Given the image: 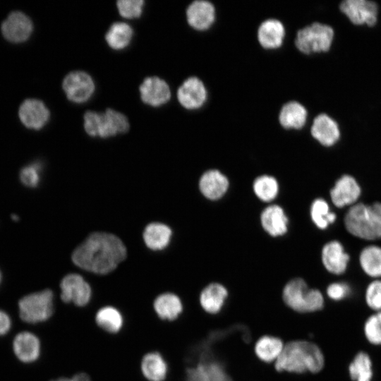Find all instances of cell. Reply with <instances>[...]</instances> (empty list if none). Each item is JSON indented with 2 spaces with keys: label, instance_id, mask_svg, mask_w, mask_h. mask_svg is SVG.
I'll return each mask as SVG.
<instances>
[{
  "label": "cell",
  "instance_id": "cell-5",
  "mask_svg": "<svg viewBox=\"0 0 381 381\" xmlns=\"http://www.w3.org/2000/svg\"><path fill=\"white\" fill-rule=\"evenodd\" d=\"M283 299L291 309L300 313L317 311L324 306L322 293L318 289H309L301 278H295L286 284Z\"/></svg>",
  "mask_w": 381,
  "mask_h": 381
},
{
  "label": "cell",
  "instance_id": "cell-22",
  "mask_svg": "<svg viewBox=\"0 0 381 381\" xmlns=\"http://www.w3.org/2000/svg\"><path fill=\"white\" fill-rule=\"evenodd\" d=\"M322 261L327 271L334 274H341L346 270L349 255L344 251L340 242L332 241L322 248Z\"/></svg>",
  "mask_w": 381,
  "mask_h": 381
},
{
  "label": "cell",
  "instance_id": "cell-24",
  "mask_svg": "<svg viewBox=\"0 0 381 381\" xmlns=\"http://www.w3.org/2000/svg\"><path fill=\"white\" fill-rule=\"evenodd\" d=\"M260 221L263 229L272 236H281L286 232L288 219L279 205L267 207L261 214Z\"/></svg>",
  "mask_w": 381,
  "mask_h": 381
},
{
  "label": "cell",
  "instance_id": "cell-19",
  "mask_svg": "<svg viewBox=\"0 0 381 381\" xmlns=\"http://www.w3.org/2000/svg\"><path fill=\"white\" fill-rule=\"evenodd\" d=\"M186 381H231L223 365L212 358L198 361V364L188 369Z\"/></svg>",
  "mask_w": 381,
  "mask_h": 381
},
{
  "label": "cell",
  "instance_id": "cell-36",
  "mask_svg": "<svg viewBox=\"0 0 381 381\" xmlns=\"http://www.w3.org/2000/svg\"><path fill=\"white\" fill-rule=\"evenodd\" d=\"M364 333L370 343L381 344V311L376 312L367 319L364 325Z\"/></svg>",
  "mask_w": 381,
  "mask_h": 381
},
{
  "label": "cell",
  "instance_id": "cell-4",
  "mask_svg": "<svg viewBox=\"0 0 381 381\" xmlns=\"http://www.w3.org/2000/svg\"><path fill=\"white\" fill-rule=\"evenodd\" d=\"M334 38L332 26L315 21L297 31L294 44L298 51L305 55L325 54L332 49Z\"/></svg>",
  "mask_w": 381,
  "mask_h": 381
},
{
  "label": "cell",
  "instance_id": "cell-8",
  "mask_svg": "<svg viewBox=\"0 0 381 381\" xmlns=\"http://www.w3.org/2000/svg\"><path fill=\"white\" fill-rule=\"evenodd\" d=\"M338 8L354 26L373 28L378 22L380 6L374 1L344 0L339 3Z\"/></svg>",
  "mask_w": 381,
  "mask_h": 381
},
{
  "label": "cell",
  "instance_id": "cell-14",
  "mask_svg": "<svg viewBox=\"0 0 381 381\" xmlns=\"http://www.w3.org/2000/svg\"><path fill=\"white\" fill-rule=\"evenodd\" d=\"M1 30L4 37L13 43L26 41L31 35L33 25L30 18L18 11L11 12L2 22Z\"/></svg>",
  "mask_w": 381,
  "mask_h": 381
},
{
  "label": "cell",
  "instance_id": "cell-31",
  "mask_svg": "<svg viewBox=\"0 0 381 381\" xmlns=\"http://www.w3.org/2000/svg\"><path fill=\"white\" fill-rule=\"evenodd\" d=\"M133 36L131 27L126 23L118 22L111 25L105 35L108 44L114 49L127 47Z\"/></svg>",
  "mask_w": 381,
  "mask_h": 381
},
{
  "label": "cell",
  "instance_id": "cell-18",
  "mask_svg": "<svg viewBox=\"0 0 381 381\" xmlns=\"http://www.w3.org/2000/svg\"><path fill=\"white\" fill-rule=\"evenodd\" d=\"M308 109L301 103L295 100L284 103L278 115L280 126L287 131L303 129L308 123Z\"/></svg>",
  "mask_w": 381,
  "mask_h": 381
},
{
  "label": "cell",
  "instance_id": "cell-12",
  "mask_svg": "<svg viewBox=\"0 0 381 381\" xmlns=\"http://www.w3.org/2000/svg\"><path fill=\"white\" fill-rule=\"evenodd\" d=\"M60 287L61 298L64 302H73L76 306H84L91 299V288L80 274L66 275L61 282Z\"/></svg>",
  "mask_w": 381,
  "mask_h": 381
},
{
  "label": "cell",
  "instance_id": "cell-21",
  "mask_svg": "<svg viewBox=\"0 0 381 381\" xmlns=\"http://www.w3.org/2000/svg\"><path fill=\"white\" fill-rule=\"evenodd\" d=\"M13 349L19 361L25 363H32L40 357V341L33 333L22 332L15 337Z\"/></svg>",
  "mask_w": 381,
  "mask_h": 381
},
{
  "label": "cell",
  "instance_id": "cell-3",
  "mask_svg": "<svg viewBox=\"0 0 381 381\" xmlns=\"http://www.w3.org/2000/svg\"><path fill=\"white\" fill-rule=\"evenodd\" d=\"M344 224L352 235L366 240L381 238V203L353 205L346 212Z\"/></svg>",
  "mask_w": 381,
  "mask_h": 381
},
{
  "label": "cell",
  "instance_id": "cell-23",
  "mask_svg": "<svg viewBox=\"0 0 381 381\" xmlns=\"http://www.w3.org/2000/svg\"><path fill=\"white\" fill-rule=\"evenodd\" d=\"M199 187L205 197L210 200H217L227 190L229 181L219 171L210 169L202 175Z\"/></svg>",
  "mask_w": 381,
  "mask_h": 381
},
{
  "label": "cell",
  "instance_id": "cell-39",
  "mask_svg": "<svg viewBox=\"0 0 381 381\" xmlns=\"http://www.w3.org/2000/svg\"><path fill=\"white\" fill-rule=\"evenodd\" d=\"M368 306L375 311H381V280L371 282L365 291Z\"/></svg>",
  "mask_w": 381,
  "mask_h": 381
},
{
  "label": "cell",
  "instance_id": "cell-37",
  "mask_svg": "<svg viewBox=\"0 0 381 381\" xmlns=\"http://www.w3.org/2000/svg\"><path fill=\"white\" fill-rule=\"evenodd\" d=\"M42 164L35 162L21 169L20 180L23 185L30 188L37 187L41 179Z\"/></svg>",
  "mask_w": 381,
  "mask_h": 381
},
{
  "label": "cell",
  "instance_id": "cell-16",
  "mask_svg": "<svg viewBox=\"0 0 381 381\" xmlns=\"http://www.w3.org/2000/svg\"><path fill=\"white\" fill-rule=\"evenodd\" d=\"M140 92L143 102L152 107L168 103L172 96L168 83L157 76L145 78L140 86Z\"/></svg>",
  "mask_w": 381,
  "mask_h": 381
},
{
  "label": "cell",
  "instance_id": "cell-34",
  "mask_svg": "<svg viewBox=\"0 0 381 381\" xmlns=\"http://www.w3.org/2000/svg\"><path fill=\"white\" fill-rule=\"evenodd\" d=\"M310 216L315 224L321 229H326L337 218L334 212H329L327 202L322 198H318L313 202Z\"/></svg>",
  "mask_w": 381,
  "mask_h": 381
},
{
  "label": "cell",
  "instance_id": "cell-2",
  "mask_svg": "<svg viewBox=\"0 0 381 381\" xmlns=\"http://www.w3.org/2000/svg\"><path fill=\"white\" fill-rule=\"evenodd\" d=\"M324 363L323 353L317 345L306 341H294L284 347L275 368L279 372L315 373L322 369Z\"/></svg>",
  "mask_w": 381,
  "mask_h": 381
},
{
  "label": "cell",
  "instance_id": "cell-26",
  "mask_svg": "<svg viewBox=\"0 0 381 381\" xmlns=\"http://www.w3.org/2000/svg\"><path fill=\"white\" fill-rule=\"evenodd\" d=\"M171 234V229L167 225L153 222L145 227L143 231V239L150 249L159 250L169 245Z\"/></svg>",
  "mask_w": 381,
  "mask_h": 381
},
{
  "label": "cell",
  "instance_id": "cell-29",
  "mask_svg": "<svg viewBox=\"0 0 381 381\" xmlns=\"http://www.w3.org/2000/svg\"><path fill=\"white\" fill-rule=\"evenodd\" d=\"M284 349L282 340L272 336H264L255 344V352L262 361L272 362L277 361Z\"/></svg>",
  "mask_w": 381,
  "mask_h": 381
},
{
  "label": "cell",
  "instance_id": "cell-43",
  "mask_svg": "<svg viewBox=\"0 0 381 381\" xmlns=\"http://www.w3.org/2000/svg\"><path fill=\"white\" fill-rule=\"evenodd\" d=\"M12 219H13V220H15V221H16V220H18V216H17V215H16V214H13V215H12Z\"/></svg>",
  "mask_w": 381,
  "mask_h": 381
},
{
  "label": "cell",
  "instance_id": "cell-32",
  "mask_svg": "<svg viewBox=\"0 0 381 381\" xmlns=\"http://www.w3.org/2000/svg\"><path fill=\"white\" fill-rule=\"evenodd\" d=\"M97 325L110 333H116L123 326L121 313L115 308L106 306L99 309L95 317Z\"/></svg>",
  "mask_w": 381,
  "mask_h": 381
},
{
  "label": "cell",
  "instance_id": "cell-35",
  "mask_svg": "<svg viewBox=\"0 0 381 381\" xmlns=\"http://www.w3.org/2000/svg\"><path fill=\"white\" fill-rule=\"evenodd\" d=\"M253 187L257 197L265 202H270L274 199L279 190L277 180L268 175L258 177L254 181Z\"/></svg>",
  "mask_w": 381,
  "mask_h": 381
},
{
  "label": "cell",
  "instance_id": "cell-27",
  "mask_svg": "<svg viewBox=\"0 0 381 381\" xmlns=\"http://www.w3.org/2000/svg\"><path fill=\"white\" fill-rule=\"evenodd\" d=\"M144 376L150 381H163L168 371L167 364L162 356L157 352L146 354L141 363Z\"/></svg>",
  "mask_w": 381,
  "mask_h": 381
},
{
  "label": "cell",
  "instance_id": "cell-28",
  "mask_svg": "<svg viewBox=\"0 0 381 381\" xmlns=\"http://www.w3.org/2000/svg\"><path fill=\"white\" fill-rule=\"evenodd\" d=\"M154 308L160 318L168 320L176 319L183 310L180 298L171 293H164L157 297Z\"/></svg>",
  "mask_w": 381,
  "mask_h": 381
},
{
  "label": "cell",
  "instance_id": "cell-6",
  "mask_svg": "<svg viewBox=\"0 0 381 381\" xmlns=\"http://www.w3.org/2000/svg\"><path fill=\"white\" fill-rule=\"evenodd\" d=\"M129 123L123 114L111 109L104 113L88 111L84 115V128L92 137L108 138L126 132Z\"/></svg>",
  "mask_w": 381,
  "mask_h": 381
},
{
  "label": "cell",
  "instance_id": "cell-7",
  "mask_svg": "<svg viewBox=\"0 0 381 381\" xmlns=\"http://www.w3.org/2000/svg\"><path fill=\"white\" fill-rule=\"evenodd\" d=\"M19 315L25 322L35 324L47 320L54 313V294L44 289L30 294L18 302Z\"/></svg>",
  "mask_w": 381,
  "mask_h": 381
},
{
  "label": "cell",
  "instance_id": "cell-10",
  "mask_svg": "<svg viewBox=\"0 0 381 381\" xmlns=\"http://www.w3.org/2000/svg\"><path fill=\"white\" fill-rule=\"evenodd\" d=\"M312 138L323 147H332L341 138L339 123L326 113H320L312 119L309 128Z\"/></svg>",
  "mask_w": 381,
  "mask_h": 381
},
{
  "label": "cell",
  "instance_id": "cell-9",
  "mask_svg": "<svg viewBox=\"0 0 381 381\" xmlns=\"http://www.w3.org/2000/svg\"><path fill=\"white\" fill-rule=\"evenodd\" d=\"M176 98L179 104L187 111L201 109L208 97L204 82L196 76L185 79L176 90Z\"/></svg>",
  "mask_w": 381,
  "mask_h": 381
},
{
  "label": "cell",
  "instance_id": "cell-13",
  "mask_svg": "<svg viewBox=\"0 0 381 381\" xmlns=\"http://www.w3.org/2000/svg\"><path fill=\"white\" fill-rule=\"evenodd\" d=\"M63 88L68 99L75 103L88 100L95 90L92 78L83 71H73L63 81Z\"/></svg>",
  "mask_w": 381,
  "mask_h": 381
},
{
  "label": "cell",
  "instance_id": "cell-17",
  "mask_svg": "<svg viewBox=\"0 0 381 381\" xmlns=\"http://www.w3.org/2000/svg\"><path fill=\"white\" fill-rule=\"evenodd\" d=\"M49 111L43 102L27 99L19 107L18 116L22 123L30 129L40 130L48 122Z\"/></svg>",
  "mask_w": 381,
  "mask_h": 381
},
{
  "label": "cell",
  "instance_id": "cell-44",
  "mask_svg": "<svg viewBox=\"0 0 381 381\" xmlns=\"http://www.w3.org/2000/svg\"><path fill=\"white\" fill-rule=\"evenodd\" d=\"M1 282V272H0V283Z\"/></svg>",
  "mask_w": 381,
  "mask_h": 381
},
{
  "label": "cell",
  "instance_id": "cell-38",
  "mask_svg": "<svg viewBox=\"0 0 381 381\" xmlns=\"http://www.w3.org/2000/svg\"><path fill=\"white\" fill-rule=\"evenodd\" d=\"M143 4V0H120L117 1V8L125 18H138L142 13Z\"/></svg>",
  "mask_w": 381,
  "mask_h": 381
},
{
  "label": "cell",
  "instance_id": "cell-11",
  "mask_svg": "<svg viewBox=\"0 0 381 381\" xmlns=\"http://www.w3.org/2000/svg\"><path fill=\"white\" fill-rule=\"evenodd\" d=\"M186 20L191 29L207 31L216 20V8L210 0L191 1L186 8Z\"/></svg>",
  "mask_w": 381,
  "mask_h": 381
},
{
  "label": "cell",
  "instance_id": "cell-40",
  "mask_svg": "<svg viewBox=\"0 0 381 381\" xmlns=\"http://www.w3.org/2000/svg\"><path fill=\"white\" fill-rule=\"evenodd\" d=\"M350 294V287L346 283L334 282L327 289V296L332 300L339 301L345 298Z\"/></svg>",
  "mask_w": 381,
  "mask_h": 381
},
{
  "label": "cell",
  "instance_id": "cell-33",
  "mask_svg": "<svg viewBox=\"0 0 381 381\" xmlns=\"http://www.w3.org/2000/svg\"><path fill=\"white\" fill-rule=\"evenodd\" d=\"M349 373L353 381H371L373 370L370 356L362 351L357 353L349 366Z\"/></svg>",
  "mask_w": 381,
  "mask_h": 381
},
{
  "label": "cell",
  "instance_id": "cell-1",
  "mask_svg": "<svg viewBox=\"0 0 381 381\" xmlns=\"http://www.w3.org/2000/svg\"><path fill=\"white\" fill-rule=\"evenodd\" d=\"M126 248L116 236L106 232L91 234L72 253L78 267L99 274L115 270L126 258Z\"/></svg>",
  "mask_w": 381,
  "mask_h": 381
},
{
  "label": "cell",
  "instance_id": "cell-42",
  "mask_svg": "<svg viewBox=\"0 0 381 381\" xmlns=\"http://www.w3.org/2000/svg\"><path fill=\"white\" fill-rule=\"evenodd\" d=\"M52 381H91V380L87 374L84 373H80L74 375L71 379L63 377V378H59L58 380H52Z\"/></svg>",
  "mask_w": 381,
  "mask_h": 381
},
{
  "label": "cell",
  "instance_id": "cell-25",
  "mask_svg": "<svg viewBox=\"0 0 381 381\" xmlns=\"http://www.w3.org/2000/svg\"><path fill=\"white\" fill-rule=\"evenodd\" d=\"M227 296V290L223 285L218 283L210 284L200 294V305L206 312L217 313L222 308Z\"/></svg>",
  "mask_w": 381,
  "mask_h": 381
},
{
  "label": "cell",
  "instance_id": "cell-20",
  "mask_svg": "<svg viewBox=\"0 0 381 381\" xmlns=\"http://www.w3.org/2000/svg\"><path fill=\"white\" fill-rule=\"evenodd\" d=\"M361 188L356 179L345 174L340 177L330 190L333 204L338 207L354 204L361 195Z\"/></svg>",
  "mask_w": 381,
  "mask_h": 381
},
{
  "label": "cell",
  "instance_id": "cell-15",
  "mask_svg": "<svg viewBox=\"0 0 381 381\" xmlns=\"http://www.w3.org/2000/svg\"><path fill=\"white\" fill-rule=\"evenodd\" d=\"M284 25L277 18L263 20L257 30V40L260 46L265 50H276L281 48L286 38Z\"/></svg>",
  "mask_w": 381,
  "mask_h": 381
},
{
  "label": "cell",
  "instance_id": "cell-41",
  "mask_svg": "<svg viewBox=\"0 0 381 381\" xmlns=\"http://www.w3.org/2000/svg\"><path fill=\"white\" fill-rule=\"evenodd\" d=\"M11 328V319L4 310H0V337L6 334Z\"/></svg>",
  "mask_w": 381,
  "mask_h": 381
},
{
  "label": "cell",
  "instance_id": "cell-30",
  "mask_svg": "<svg viewBox=\"0 0 381 381\" xmlns=\"http://www.w3.org/2000/svg\"><path fill=\"white\" fill-rule=\"evenodd\" d=\"M363 270L370 277H381V248L369 246L363 249L359 257Z\"/></svg>",
  "mask_w": 381,
  "mask_h": 381
}]
</instances>
